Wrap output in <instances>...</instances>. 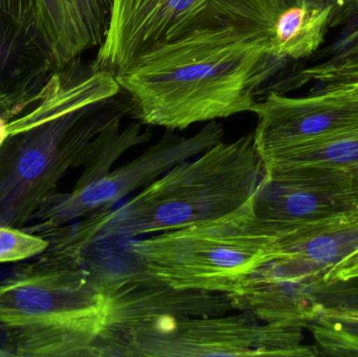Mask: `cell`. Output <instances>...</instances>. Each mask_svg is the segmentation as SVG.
<instances>
[{
  "label": "cell",
  "mask_w": 358,
  "mask_h": 357,
  "mask_svg": "<svg viewBox=\"0 0 358 357\" xmlns=\"http://www.w3.org/2000/svg\"><path fill=\"white\" fill-rule=\"evenodd\" d=\"M285 62L271 52V31L217 27L161 46L115 78L141 124L181 131L252 112Z\"/></svg>",
  "instance_id": "obj_1"
},
{
  "label": "cell",
  "mask_w": 358,
  "mask_h": 357,
  "mask_svg": "<svg viewBox=\"0 0 358 357\" xmlns=\"http://www.w3.org/2000/svg\"><path fill=\"white\" fill-rule=\"evenodd\" d=\"M263 175L254 134L223 140L174 166L121 207L94 212L71 236L84 251L99 241H130L217 219L245 205Z\"/></svg>",
  "instance_id": "obj_2"
},
{
  "label": "cell",
  "mask_w": 358,
  "mask_h": 357,
  "mask_svg": "<svg viewBox=\"0 0 358 357\" xmlns=\"http://www.w3.org/2000/svg\"><path fill=\"white\" fill-rule=\"evenodd\" d=\"M105 316L102 280L69 252L44 270L0 283V326L16 339L21 354L94 357Z\"/></svg>",
  "instance_id": "obj_3"
},
{
  "label": "cell",
  "mask_w": 358,
  "mask_h": 357,
  "mask_svg": "<svg viewBox=\"0 0 358 357\" xmlns=\"http://www.w3.org/2000/svg\"><path fill=\"white\" fill-rule=\"evenodd\" d=\"M127 249L138 268L170 286L227 295L280 257L278 231L255 216L252 198L223 217L130 240Z\"/></svg>",
  "instance_id": "obj_4"
},
{
  "label": "cell",
  "mask_w": 358,
  "mask_h": 357,
  "mask_svg": "<svg viewBox=\"0 0 358 357\" xmlns=\"http://www.w3.org/2000/svg\"><path fill=\"white\" fill-rule=\"evenodd\" d=\"M268 0H113L110 24L92 66L121 75L161 46L203 29L273 31Z\"/></svg>",
  "instance_id": "obj_5"
},
{
  "label": "cell",
  "mask_w": 358,
  "mask_h": 357,
  "mask_svg": "<svg viewBox=\"0 0 358 357\" xmlns=\"http://www.w3.org/2000/svg\"><path fill=\"white\" fill-rule=\"evenodd\" d=\"M302 340L301 327L237 312L143 325L103 346L99 357L317 356Z\"/></svg>",
  "instance_id": "obj_6"
},
{
  "label": "cell",
  "mask_w": 358,
  "mask_h": 357,
  "mask_svg": "<svg viewBox=\"0 0 358 357\" xmlns=\"http://www.w3.org/2000/svg\"><path fill=\"white\" fill-rule=\"evenodd\" d=\"M100 278L106 293V316L94 357L103 346L143 325L235 312L227 293L176 289L138 266L126 274Z\"/></svg>",
  "instance_id": "obj_7"
},
{
  "label": "cell",
  "mask_w": 358,
  "mask_h": 357,
  "mask_svg": "<svg viewBox=\"0 0 358 357\" xmlns=\"http://www.w3.org/2000/svg\"><path fill=\"white\" fill-rule=\"evenodd\" d=\"M330 268L294 256L275 258L259 268L235 293V312L268 324L308 327L323 310L320 293Z\"/></svg>",
  "instance_id": "obj_8"
},
{
  "label": "cell",
  "mask_w": 358,
  "mask_h": 357,
  "mask_svg": "<svg viewBox=\"0 0 358 357\" xmlns=\"http://www.w3.org/2000/svg\"><path fill=\"white\" fill-rule=\"evenodd\" d=\"M223 140L224 129L217 121L206 123L193 136L167 132L140 156L111 170L104 177L76 188L61 205L59 218L65 221L98 210L111 209L130 193L152 184L174 166L194 159Z\"/></svg>",
  "instance_id": "obj_9"
},
{
  "label": "cell",
  "mask_w": 358,
  "mask_h": 357,
  "mask_svg": "<svg viewBox=\"0 0 358 357\" xmlns=\"http://www.w3.org/2000/svg\"><path fill=\"white\" fill-rule=\"evenodd\" d=\"M255 145L262 161L306 143L358 127V99L269 92L257 101Z\"/></svg>",
  "instance_id": "obj_10"
},
{
  "label": "cell",
  "mask_w": 358,
  "mask_h": 357,
  "mask_svg": "<svg viewBox=\"0 0 358 357\" xmlns=\"http://www.w3.org/2000/svg\"><path fill=\"white\" fill-rule=\"evenodd\" d=\"M57 68L48 48L0 8V112L14 117Z\"/></svg>",
  "instance_id": "obj_11"
},
{
  "label": "cell",
  "mask_w": 358,
  "mask_h": 357,
  "mask_svg": "<svg viewBox=\"0 0 358 357\" xmlns=\"http://www.w3.org/2000/svg\"><path fill=\"white\" fill-rule=\"evenodd\" d=\"M255 216L269 224H292L328 217L348 207L330 191L265 173L252 197Z\"/></svg>",
  "instance_id": "obj_12"
},
{
  "label": "cell",
  "mask_w": 358,
  "mask_h": 357,
  "mask_svg": "<svg viewBox=\"0 0 358 357\" xmlns=\"http://www.w3.org/2000/svg\"><path fill=\"white\" fill-rule=\"evenodd\" d=\"M330 0H302L278 13L271 31V52L282 60H301L317 54L330 29Z\"/></svg>",
  "instance_id": "obj_13"
},
{
  "label": "cell",
  "mask_w": 358,
  "mask_h": 357,
  "mask_svg": "<svg viewBox=\"0 0 358 357\" xmlns=\"http://www.w3.org/2000/svg\"><path fill=\"white\" fill-rule=\"evenodd\" d=\"M264 171L344 170L358 166V127L277 153L263 161Z\"/></svg>",
  "instance_id": "obj_14"
},
{
  "label": "cell",
  "mask_w": 358,
  "mask_h": 357,
  "mask_svg": "<svg viewBox=\"0 0 358 357\" xmlns=\"http://www.w3.org/2000/svg\"><path fill=\"white\" fill-rule=\"evenodd\" d=\"M308 328L325 354L358 356V316L349 308L324 307Z\"/></svg>",
  "instance_id": "obj_15"
},
{
  "label": "cell",
  "mask_w": 358,
  "mask_h": 357,
  "mask_svg": "<svg viewBox=\"0 0 358 357\" xmlns=\"http://www.w3.org/2000/svg\"><path fill=\"white\" fill-rule=\"evenodd\" d=\"M90 48H99L110 24L113 0H69Z\"/></svg>",
  "instance_id": "obj_16"
},
{
  "label": "cell",
  "mask_w": 358,
  "mask_h": 357,
  "mask_svg": "<svg viewBox=\"0 0 358 357\" xmlns=\"http://www.w3.org/2000/svg\"><path fill=\"white\" fill-rule=\"evenodd\" d=\"M296 84L313 82V87H332L358 82V52L331 63H315L298 73Z\"/></svg>",
  "instance_id": "obj_17"
},
{
  "label": "cell",
  "mask_w": 358,
  "mask_h": 357,
  "mask_svg": "<svg viewBox=\"0 0 358 357\" xmlns=\"http://www.w3.org/2000/svg\"><path fill=\"white\" fill-rule=\"evenodd\" d=\"M341 27L336 39L317 52V63L336 62L358 52V10L357 15Z\"/></svg>",
  "instance_id": "obj_18"
},
{
  "label": "cell",
  "mask_w": 358,
  "mask_h": 357,
  "mask_svg": "<svg viewBox=\"0 0 358 357\" xmlns=\"http://www.w3.org/2000/svg\"><path fill=\"white\" fill-rule=\"evenodd\" d=\"M351 217L358 226V209L351 210ZM358 280V247L330 268L325 276V284Z\"/></svg>",
  "instance_id": "obj_19"
},
{
  "label": "cell",
  "mask_w": 358,
  "mask_h": 357,
  "mask_svg": "<svg viewBox=\"0 0 358 357\" xmlns=\"http://www.w3.org/2000/svg\"><path fill=\"white\" fill-rule=\"evenodd\" d=\"M332 171L340 180L338 198L348 209H358V166Z\"/></svg>",
  "instance_id": "obj_20"
},
{
  "label": "cell",
  "mask_w": 358,
  "mask_h": 357,
  "mask_svg": "<svg viewBox=\"0 0 358 357\" xmlns=\"http://www.w3.org/2000/svg\"><path fill=\"white\" fill-rule=\"evenodd\" d=\"M332 4L331 27H341L357 15L358 0H330Z\"/></svg>",
  "instance_id": "obj_21"
},
{
  "label": "cell",
  "mask_w": 358,
  "mask_h": 357,
  "mask_svg": "<svg viewBox=\"0 0 358 357\" xmlns=\"http://www.w3.org/2000/svg\"><path fill=\"white\" fill-rule=\"evenodd\" d=\"M308 94H327V96L358 99V82L345 84V85L332 86V87H313L309 90Z\"/></svg>",
  "instance_id": "obj_22"
},
{
  "label": "cell",
  "mask_w": 358,
  "mask_h": 357,
  "mask_svg": "<svg viewBox=\"0 0 358 357\" xmlns=\"http://www.w3.org/2000/svg\"><path fill=\"white\" fill-rule=\"evenodd\" d=\"M268 1L271 2L278 15V13L281 12V10L294 6V4L300 3L302 0H268Z\"/></svg>",
  "instance_id": "obj_23"
},
{
  "label": "cell",
  "mask_w": 358,
  "mask_h": 357,
  "mask_svg": "<svg viewBox=\"0 0 358 357\" xmlns=\"http://www.w3.org/2000/svg\"><path fill=\"white\" fill-rule=\"evenodd\" d=\"M8 121L6 115L4 117L0 115V148L4 146L8 138Z\"/></svg>",
  "instance_id": "obj_24"
},
{
  "label": "cell",
  "mask_w": 358,
  "mask_h": 357,
  "mask_svg": "<svg viewBox=\"0 0 358 357\" xmlns=\"http://www.w3.org/2000/svg\"><path fill=\"white\" fill-rule=\"evenodd\" d=\"M346 308H349V307H346ZM349 309L352 310V312H355V314H357V316H358V309H357V308H349Z\"/></svg>",
  "instance_id": "obj_25"
}]
</instances>
